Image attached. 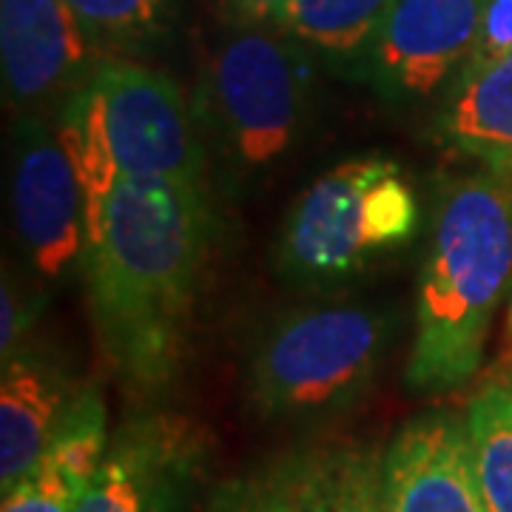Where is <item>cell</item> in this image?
Returning a JSON list of instances; mask_svg holds the SVG:
<instances>
[{
  "mask_svg": "<svg viewBox=\"0 0 512 512\" xmlns=\"http://www.w3.org/2000/svg\"><path fill=\"white\" fill-rule=\"evenodd\" d=\"M208 512H254L251 504H248V495H245V487L242 484H234V487H225Z\"/></svg>",
  "mask_w": 512,
  "mask_h": 512,
  "instance_id": "obj_22",
  "label": "cell"
},
{
  "mask_svg": "<svg viewBox=\"0 0 512 512\" xmlns=\"http://www.w3.org/2000/svg\"><path fill=\"white\" fill-rule=\"evenodd\" d=\"M387 345V319L359 305L311 308L282 319L256 348L251 399L265 416L311 419L365 393Z\"/></svg>",
  "mask_w": 512,
  "mask_h": 512,
  "instance_id": "obj_5",
  "label": "cell"
},
{
  "mask_svg": "<svg viewBox=\"0 0 512 512\" xmlns=\"http://www.w3.org/2000/svg\"><path fill=\"white\" fill-rule=\"evenodd\" d=\"M379 512H490L478 490L467 421L436 410L404 424L382 456Z\"/></svg>",
  "mask_w": 512,
  "mask_h": 512,
  "instance_id": "obj_10",
  "label": "cell"
},
{
  "mask_svg": "<svg viewBox=\"0 0 512 512\" xmlns=\"http://www.w3.org/2000/svg\"><path fill=\"white\" fill-rule=\"evenodd\" d=\"M15 228L40 274L63 276L86 254V191L60 131L29 123L12 174Z\"/></svg>",
  "mask_w": 512,
  "mask_h": 512,
  "instance_id": "obj_9",
  "label": "cell"
},
{
  "mask_svg": "<svg viewBox=\"0 0 512 512\" xmlns=\"http://www.w3.org/2000/svg\"><path fill=\"white\" fill-rule=\"evenodd\" d=\"M396 0H288L271 20L282 35L336 60H362Z\"/></svg>",
  "mask_w": 512,
  "mask_h": 512,
  "instance_id": "obj_16",
  "label": "cell"
},
{
  "mask_svg": "<svg viewBox=\"0 0 512 512\" xmlns=\"http://www.w3.org/2000/svg\"><path fill=\"white\" fill-rule=\"evenodd\" d=\"M80 387L46 353L23 348L3 362L0 382V490L9 493L57 436Z\"/></svg>",
  "mask_w": 512,
  "mask_h": 512,
  "instance_id": "obj_13",
  "label": "cell"
},
{
  "mask_svg": "<svg viewBox=\"0 0 512 512\" xmlns=\"http://www.w3.org/2000/svg\"><path fill=\"white\" fill-rule=\"evenodd\" d=\"M208 239L200 188L123 180L86 205L83 271L94 325L128 387L151 393L177 376Z\"/></svg>",
  "mask_w": 512,
  "mask_h": 512,
  "instance_id": "obj_1",
  "label": "cell"
},
{
  "mask_svg": "<svg viewBox=\"0 0 512 512\" xmlns=\"http://www.w3.org/2000/svg\"><path fill=\"white\" fill-rule=\"evenodd\" d=\"M439 131L458 154L512 174V49L447 89Z\"/></svg>",
  "mask_w": 512,
  "mask_h": 512,
  "instance_id": "obj_15",
  "label": "cell"
},
{
  "mask_svg": "<svg viewBox=\"0 0 512 512\" xmlns=\"http://www.w3.org/2000/svg\"><path fill=\"white\" fill-rule=\"evenodd\" d=\"M464 421L478 490L487 510L512 512V390H481L470 402Z\"/></svg>",
  "mask_w": 512,
  "mask_h": 512,
  "instance_id": "obj_17",
  "label": "cell"
},
{
  "mask_svg": "<svg viewBox=\"0 0 512 512\" xmlns=\"http://www.w3.org/2000/svg\"><path fill=\"white\" fill-rule=\"evenodd\" d=\"M94 49H137L160 35L171 0H66Z\"/></svg>",
  "mask_w": 512,
  "mask_h": 512,
  "instance_id": "obj_18",
  "label": "cell"
},
{
  "mask_svg": "<svg viewBox=\"0 0 512 512\" xmlns=\"http://www.w3.org/2000/svg\"><path fill=\"white\" fill-rule=\"evenodd\" d=\"M92 52L66 0H0L3 83L20 106L72 94L94 66Z\"/></svg>",
  "mask_w": 512,
  "mask_h": 512,
  "instance_id": "obj_11",
  "label": "cell"
},
{
  "mask_svg": "<svg viewBox=\"0 0 512 512\" xmlns=\"http://www.w3.org/2000/svg\"><path fill=\"white\" fill-rule=\"evenodd\" d=\"M510 305H512V302H510ZM510 322H512V308H510Z\"/></svg>",
  "mask_w": 512,
  "mask_h": 512,
  "instance_id": "obj_23",
  "label": "cell"
},
{
  "mask_svg": "<svg viewBox=\"0 0 512 512\" xmlns=\"http://www.w3.org/2000/svg\"><path fill=\"white\" fill-rule=\"evenodd\" d=\"M382 458L322 444L279 458L254 481H242L254 512H379Z\"/></svg>",
  "mask_w": 512,
  "mask_h": 512,
  "instance_id": "obj_12",
  "label": "cell"
},
{
  "mask_svg": "<svg viewBox=\"0 0 512 512\" xmlns=\"http://www.w3.org/2000/svg\"><path fill=\"white\" fill-rule=\"evenodd\" d=\"M32 330V308L20 296L18 285L3 276L0 288V356L3 362L26 348V333Z\"/></svg>",
  "mask_w": 512,
  "mask_h": 512,
  "instance_id": "obj_20",
  "label": "cell"
},
{
  "mask_svg": "<svg viewBox=\"0 0 512 512\" xmlns=\"http://www.w3.org/2000/svg\"><path fill=\"white\" fill-rule=\"evenodd\" d=\"M487 3L396 0L362 57L373 89L393 103H419L453 86L476 46Z\"/></svg>",
  "mask_w": 512,
  "mask_h": 512,
  "instance_id": "obj_7",
  "label": "cell"
},
{
  "mask_svg": "<svg viewBox=\"0 0 512 512\" xmlns=\"http://www.w3.org/2000/svg\"><path fill=\"white\" fill-rule=\"evenodd\" d=\"M60 137L72 154L86 205L123 180H165L205 191L191 111L177 83L123 57L94 60L66 97Z\"/></svg>",
  "mask_w": 512,
  "mask_h": 512,
  "instance_id": "obj_3",
  "label": "cell"
},
{
  "mask_svg": "<svg viewBox=\"0 0 512 512\" xmlns=\"http://www.w3.org/2000/svg\"><path fill=\"white\" fill-rule=\"evenodd\" d=\"M288 0H234V9L245 20L259 23V20H274L276 12L285 6Z\"/></svg>",
  "mask_w": 512,
  "mask_h": 512,
  "instance_id": "obj_21",
  "label": "cell"
},
{
  "mask_svg": "<svg viewBox=\"0 0 512 512\" xmlns=\"http://www.w3.org/2000/svg\"><path fill=\"white\" fill-rule=\"evenodd\" d=\"M285 37L242 29L222 43L208 69V100L222 140L248 168L279 160L302 123L308 66Z\"/></svg>",
  "mask_w": 512,
  "mask_h": 512,
  "instance_id": "obj_6",
  "label": "cell"
},
{
  "mask_svg": "<svg viewBox=\"0 0 512 512\" xmlns=\"http://www.w3.org/2000/svg\"><path fill=\"white\" fill-rule=\"evenodd\" d=\"M106 404L80 390L49 450L18 484L3 493L0 512H77L109 447Z\"/></svg>",
  "mask_w": 512,
  "mask_h": 512,
  "instance_id": "obj_14",
  "label": "cell"
},
{
  "mask_svg": "<svg viewBox=\"0 0 512 512\" xmlns=\"http://www.w3.org/2000/svg\"><path fill=\"white\" fill-rule=\"evenodd\" d=\"M512 285V174L481 168L441 185L421 268L407 384L441 393L476 376Z\"/></svg>",
  "mask_w": 512,
  "mask_h": 512,
  "instance_id": "obj_2",
  "label": "cell"
},
{
  "mask_svg": "<svg viewBox=\"0 0 512 512\" xmlns=\"http://www.w3.org/2000/svg\"><path fill=\"white\" fill-rule=\"evenodd\" d=\"M416 228L419 200L399 163L359 157L322 174L296 200L276 256L293 282L330 285L373 254L404 245Z\"/></svg>",
  "mask_w": 512,
  "mask_h": 512,
  "instance_id": "obj_4",
  "label": "cell"
},
{
  "mask_svg": "<svg viewBox=\"0 0 512 512\" xmlns=\"http://www.w3.org/2000/svg\"><path fill=\"white\" fill-rule=\"evenodd\" d=\"M512 49V0H490L487 9H484V20H481V29H478L476 46L467 57V63L461 66L458 77H467V74L478 72L484 66H490L493 60L501 55H507ZM456 77V80H458ZM453 80V83H456Z\"/></svg>",
  "mask_w": 512,
  "mask_h": 512,
  "instance_id": "obj_19",
  "label": "cell"
},
{
  "mask_svg": "<svg viewBox=\"0 0 512 512\" xmlns=\"http://www.w3.org/2000/svg\"><path fill=\"white\" fill-rule=\"evenodd\" d=\"M202 450L197 427L180 416L126 421L109 439L77 512H183Z\"/></svg>",
  "mask_w": 512,
  "mask_h": 512,
  "instance_id": "obj_8",
  "label": "cell"
}]
</instances>
